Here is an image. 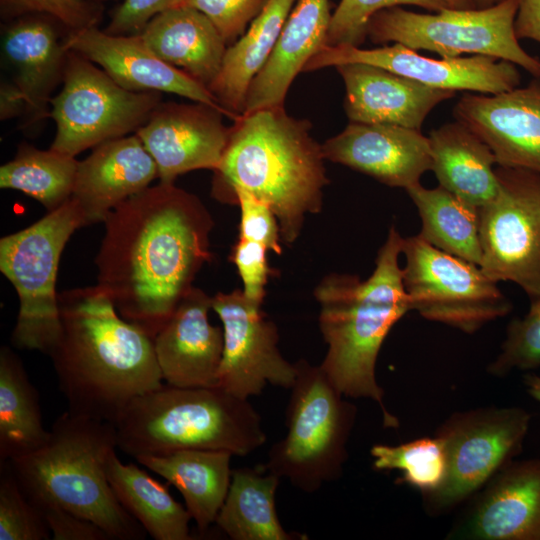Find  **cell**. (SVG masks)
<instances>
[{
    "instance_id": "obj_1",
    "label": "cell",
    "mask_w": 540,
    "mask_h": 540,
    "mask_svg": "<svg viewBox=\"0 0 540 540\" xmlns=\"http://www.w3.org/2000/svg\"><path fill=\"white\" fill-rule=\"evenodd\" d=\"M97 285L126 321L151 338L169 320L211 258V214L194 194L159 182L104 220Z\"/></svg>"
},
{
    "instance_id": "obj_2",
    "label": "cell",
    "mask_w": 540,
    "mask_h": 540,
    "mask_svg": "<svg viewBox=\"0 0 540 540\" xmlns=\"http://www.w3.org/2000/svg\"><path fill=\"white\" fill-rule=\"evenodd\" d=\"M58 307L48 355L69 411L113 424L131 400L163 384L153 338L98 285L61 292Z\"/></svg>"
},
{
    "instance_id": "obj_3",
    "label": "cell",
    "mask_w": 540,
    "mask_h": 540,
    "mask_svg": "<svg viewBox=\"0 0 540 540\" xmlns=\"http://www.w3.org/2000/svg\"><path fill=\"white\" fill-rule=\"evenodd\" d=\"M310 127L284 107L240 115L214 171L216 199L232 203L237 189L255 195L271 208L288 244L299 237L306 214L320 212L329 182L322 146Z\"/></svg>"
},
{
    "instance_id": "obj_4",
    "label": "cell",
    "mask_w": 540,
    "mask_h": 540,
    "mask_svg": "<svg viewBox=\"0 0 540 540\" xmlns=\"http://www.w3.org/2000/svg\"><path fill=\"white\" fill-rule=\"evenodd\" d=\"M403 239L391 226L366 280L332 273L314 291L320 304V331L328 346L321 368L344 396L375 401L389 428H397L399 420L384 403L376 362L392 327L411 311L399 264Z\"/></svg>"
},
{
    "instance_id": "obj_5",
    "label": "cell",
    "mask_w": 540,
    "mask_h": 540,
    "mask_svg": "<svg viewBox=\"0 0 540 540\" xmlns=\"http://www.w3.org/2000/svg\"><path fill=\"white\" fill-rule=\"evenodd\" d=\"M113 424L69 410L56 418L46 442L9 461L26 496L91 520L112 540H143L146 531L116 498L106 462L116 450Z\"/></svg>"
},
{
    "instance_id": "obj_6",
    "label": "cell",
    "mask_w": 540,
    "mask_h": 540,
    "mask_svg": "<svg viewBox=\"0 0 540 540\" xmlns=\"http://www.w3.org/2000/svg\"><path fill=\"white\" fill-rule=\"evenodd\" d=\"M113 426L117 447L134 458L184 449L224 450L244 457L267 439L251 403L218 387L163 383L131 400Z\"/></svg>"
},
{
    "instance_id": "obj_7",
    "label": "cell",
    "mask_w": 540,
    "mask_h": 540,
    "mask_svg": "<svg viewBox=\"0 0 540 540\" xmlns=\"http://www.w3.org/2000/svg\"><path fill=\"white\" fill-rule=\"evenodd\" d=\"M286 409V435L275 442L261 467L305 493L337 481L348 459L347 444L357 407L331 382L321 366L304 359Z\"/></svg>"
},
{
    "instance_id": "obj_8",
    "label": "cell",
    "mask_w": 540,
    "mask_h": 540,
    "mask_svg": "<svg viewBox=\"0 0 540 540\" xmlns=\"http://www.w3.org/2000/svg\"><path fill=\"white\" fill-rule=\"evenodd\" d=\"M85 226L70 198L29 227L0 240V270L19 298V312L11 335L18 349L49 354L59 334L56 278L61 253L71 235Z\"/></svg>"
},
{
    "instance_id": "obj_9",
    "label": "cell",
    "mask_w": 540,
    "mask_h": 540,
    "mask_svg": "<svg viewBox=\"0 0 540 540\" xmlns=\"http://www.w3.org/2000/svg\"><path fill=\"white\" fill-rule=\"evenodd\" d=\"M517 8L518 0H502L487 8L469 10L444 8L435 13L391 7L372 16L366 35L375 44L400 43L442 58L462 54L491 56L540 77V59L524 50L516 37Z\"/></svg>"
},
{
    "instance_id": "obj_10",
    "label": "cell",
    "mask_w": 540,
    "mask_h": 540,
    "mask_svg": "<svg viewBox=\"0 0 540 540\" xmlns=\"http://www.w3.org/2000/svg\"><path fill=\"white\" fill-rule=\"evenodd\" d=\"M62 84L50 102L56 123L50 148L72 157L136 132L162 98L159 92L121 87L98 65L70 50Z\"/></svg>"
},
{
    "instance_id": "obj_11",
    "label": "cell",
    "mask_w": 540,
    "mask_h": 540,
    "mask_svg": "<svg viewBox=\"0 0 540 540\" xmlns=\"http://www.w3.org/2000/svg\"><path fill=\"white\" fill-rule=\"evenodd\" d=\"M402 254L410 309L423 318L474 334L512 311L498 282L478 265L432 246L418 234L403 239Z\"/></svg>"
},
{
    "instance_id": "obj_12",
    "label": "cell",
    "mask_w": 540,
    "mask_h": 540,
    "mask_svg": "<svg viewBox=\"0 0 540 540\" xmlns=\"http://www.w3.org/2000/svg\"><path fill=\"white\" fill-rule=\"evenodd\" d=\"M531 414L522 407H479L450 415L435 436L445 446L448 473L444 485L423 496L431 515L468 501L523 450Z\"/></svg>"
},
{
    "instance_id": "obj_13",
    "label": "cell",
    "mask_w": 540,
    "mask_h": 540,
    "mask_svg": "<svg viewBox=\"0 0 540 540\" xmlns=\"http://www.w3.org/2000/svg\"><path fill=\"white\" fill-rule=\"evenodd\" d=\"M495 171L498 192L479 208V267L533 300L540 297V174L502 166Z\"/></svg>"
},
{
    "instance_id": "obj_14",
    "label": "cell",
    "mask_w": 540,
    "mask_h": 540,
    "mask_svg": "<svg viewBox=\"0 0 540 540\" xmlns=\"http://www.w3.org/2000/svg\"><path fill=\"white\" fill-rule=\"evenodd\" d=\"M212 309L223 329V353L217 387L241 399L260 395L270 384L290 389L297 375L295 363L278 348L277 326L242 290L217 293Z\"/></svg>"
},
{
    "instance_id": "obj_15",
    "label": "cell",
    "mask_w": 540,
    "mask_h": 540,
    "mask_svg": "<svg viewBox=\"0 0 540 540\" xmlns=\"http://www.w3.org/2000/svg\"><path fill=\"white\" fill-rule=\"evenodd\" d=\"M364 63L381 67L429 87L452 91L498 94L521 82L518 66L485 55L434 59L400 43L373 49L354 45H325L306 64L304 71Z\"/></svg>"
},
{
    "instance_id": "obj_16",
    "label": "cell",
    "mask_w": 540,
    "mask_h": 540,
    "mask_svg": "<svg viewBox=\"0 0 540 540\" xmlns=\"http://www.w3.org/2000/svg\"><path fill=\"white\" fill-rule=\"evenodd\" d=\"M468 501L448 539L540 540V458L510 461Z\"/></svg>"
},
{
    "instance_id": "obj_17",
    "label": "cell",
    "mask_w": 540,
    "mask_h": 540,
    "mask_svg": "<svg viewBox=\"0 0 540 540\" xmlns=\"http://www.w3.org/2000/svg\"><path fill=\"white\" fill-rule=\"evenodd\" d=\"M224 113L207 104L160 102L135 134L154 159L159 182L197 169L215 171L228 143Z\"/></svg>"
},
{
    "instance_id": "obj_18",
    "label": "cell",
    "mask_w": 540,
    "mask_h": 540,
    "mask_svg": "<svg viewBox=\"0 0 540 540\" xmlns=\"http://www.w3.org/2000/svg\"><path fill=\"white\" fill-rule=\"evenodd\" d=\"M453 114L488 145L497 166L540 174V77L498 94L466 92Z\"/></svg>"
},
{
    "instance_id": "obj_19",
    "label": "cell",
    "mask_w": 540,
    "mask_h": 540,
    "mask_svg": "<svg viewBox=\"0 0 540 540\" xmlns=\"http://www.w3.org/2000/svg\"><path fill=\"white\" fill-rule=\"evenodd\" d=\"M67 30L44 14H28L2 22L1 47L12 80L26 102L23 127L50 117L52 93L63 83L69 50Z\"/></svg>"
},
{
    "instance_id": "obj_20",
    "label": "cell",
    "mask_w": 540,
    "mask_h": 540,
    "mask_svg": "<svg viewBox=\"0 0 540 540\" xmlns=\"http://www.w3.org/2000/svg\"><path fill=\"white\" fill-rule=\"evenodd\" d=\"M66 47L103 69L117 84L131 91L172 93L214 107L231 120L208 88L186 72L158 57L136 35H112L98 26L69 32Z\"/></svg>"
},
{
    "instance_id": "obj_21",
    "label": "cell",
    "mask_w": 540,
    "mask_h": 540,
    "mask_svg": "<svg viewBox=\"0 0 540 540\" xmlns=\"http://www.w3.org/2000/svg\"><path fill=\"white\" fill-rule=\"evenodd\" d=\"M321 146L325 159L405 190L432 167L429 138L397 125L350 122Z\"/></svg>"
},
{
    "instance_id": "obj_22",
    "label": "cell",
    "mask_w": 540,
    "mask_h": 540,
    "mask_svg": "<svg viewBox=\"0 0 540 540\" xmlns=\"http://www.w3.org/2000/svg\"><path fill=\"white\" fill-rule=\"evenodd\" d=\"M212 297L192 287L153 338L163 381L181 388L217 387L223 329L210 324Z\"/></svg>"
},
{
    "instance_id": "obj_23",
    "label": "cell",
    "mask_w": 540,
    "mask_h": 540,
    "mask_svg": "<svg viewBox=\"0 0 540 540\" xmlns=\"http://www.w3.org/2000/svg\"><path fill=\"white\" fill-rule=\"evenodd\" d=\"M335 68L345 85L344 110L350 122L421 130L428 114L456 95L370 64L347 63Z\"/></svg>"
},
{
    "instance_id": "obj_24",
    "label": "cell",
    "mask_w": 540,
    "mask_h": 540,
    "mask_svg": "<svg viewBox=\"0 0 540 540\" xmlns=\"http://www.w3.org/2000/svg\"><path fill=\"white\" fill-rule=\"evenodd\" d=\"M158 178L157 166L134 134L106 141L79 161L71 198L85 226L104 222L107 215Z\"/></svg>"
},
{
    "instance_id": "obj_25",
    "label": "cell",
    "mask_w": 540,
    "mask_h": 540,
    "mask_svg": "<svg viewBox=\"0 0 540 540\" xmlns=\"http://www.w3.org/2000/svg\"><path fill=\"white\" fill-rule=\"evenodd\" d=\"M329 0H297L263 68L252 80L243 114L283 108L293 80L326 45L331 21Z\"/></svg>"
},
{
    "instance_id": "obj_26",
    "label": "cell",
    "mask_w": 540,
    "mask_h": 540,
    "mask_svg": "<svg viewBox=\"0 0 540 540\" xmlns=\"http://www.w3.org/2000/svg\"><path fill=\"white\" fill-rule=\"evenodd\" d=\"M139 35L158 57L206 88L217 77L228 47L203 13L185 6L157 14Z\"/></svg>"
},
{
    "instance_id": "obj_27",
    "label": "cell",
    "mask_w": 540,
    "mask_h": 540,
    "mask_svg": "<svg viewBox=\"0 0 540 540\" xmlns=\"http://www.w3.org/2000/svg\"><path fill=\"white\" fill-rule=\"evenodd\" d=\"M232 456L224 450L184 449L135 459L181 493L198 531L205 533L215 523L227 496Z\"/></svg>"
},
{
    "instance_id": "obj_28",
    "label": "cell",
    "mask_w": 540,
    "mask_h": 540,
    "mask_svg": "<svg viewBox=\"0 0 540 540\" xmlns=\"http://www.w3.org/2000/svg\"><path fill=\"white\" fill-rule=\"evenodd\" d=\"M428 138L439 186L477 208L496 196V158L472 130L456 120L432 130Z\"/></svg>"
},
{
    "instance_id": "obj_29",
    "label": "cell",
    "mask_w": 540,
    "mask_h": 540,
    "mask_svg": "<svg viewBox=\"0 0 540 540\" xmlns=\"http://www.w3.org/2000/svg\"><path fill=\"white\" fill-rule=\"evenodd\" d=\"M296 1L268 0L244 34L227 47L208 89L235 117L242 115L249 86L269 58Z\"/></svg>"
},
{
    "instance_id": "obj_30",
    "label": "cell",
    "mask_w": 540,
    "mask_h": 540,
    "mask_svg": "<svg viewBox=\"0 0 540 540\" xmlns=\"http://www.w3.org/2000/svg\"><path fill=\"white\" fill-rule=\"evenodd\" d=\"M280 480L261 466L232 470L229 490L215 521L219 529L232 540L307 539L286 531L280 522L275 504Z\"/></svg>"
},
{
    "instance_id": "obj_31",
    "label": "cell",
    "mask_w": 540,
    "mask_h": 540,
    "mask_svg": "<svg viewBox=\"0 0 540 540\" xmlns=\"http://www.w3.org/2000/svg\"><path fill=\"white\" fill-rule=\"evenodd\" d=\"M108 482L126 511L155 540H190L191 515L163 483L135 464H124L112 451L106 462Z\"/></svg>"
},
{
    "instance_id": "obj_32",
    "label": "cell",
    "mask_w": 540,
    "mask_h": 540,
    "mask_svg": "<svg viewBox=\"0 0 540 540\" xmlns=\"http://www.w3.org/2000/svg\"><path fill=\"white\" fill-rule=\"evenodd\" d=\"M49 431L42 424L39 397L21 359L0 349V463L41 447Z\"/></svg>"
},
{
    "instance_id": "obj_33",
    "label": "cell",
    "mask_w": 540,
    "mask_h": 540,
    "mask_svg": "<svg viewBox=\"0 0 540 540\" xmlns=\"http://www.w3.org/2000/svg\"><path fill=\"white\" fill-rule=\"evenodd\" d=\"M406 192L421 220L418 235L432 246L479 266V208L439 185L426 188L417 184Z\"/></svg>"
},
{
    "instance_id": "obj_34",
    "label": "cell",
    "mask_w": 540,
    "mask_h": 540,
    "mask_svg": "<svg viewBox=\"0 0 540 540\" xmlns=\"http://www.w3.org/2000/svg\"><path fill=\"white\" fill-rule=\"evenodd\" d=\"M78 163L75 157L53 149L23 143L15 157L0 168V187L21 191L39 201L48 212L72 196Z\"/></svg>"
},
{
    "instance_id": "obj_35",
    "label": "cell",
    "mask_w": 540,
    "mask_h": 540,
    "mask_svg": "<svg viewBox=\"0 0 540 540\" xmlns=\"http://www.w3.org/2000/svg\"><path fill=\"white\" fill-rule=\"evenodd\" d=\"M370 454L374 469L401 471V480L419 490L422 496L435 493L446 481L447 453L437 436L414 439L399 445L375 444Z\"/></svg>"
},
{
    "instance_id": "obj_36",
    "label": "cell",
    "mask_w": 540,
    "mask_h": 540,
    "mask_svg": "<svg viewBox=\"0 0 540 540\" xmlns=\"http://www.w3.org/2000/svg\"><path fill=\"white\" fill-rule=\"evenodd\" d=\"M41 512L26 496L9 463H0V540H48Z\"/></svg>"
},
{
    "instance_id": "obj_37",
    "label": "cell",
    "mask_w": 540,
    "mask_h": 540,
    "mask_svg": "<svg viewBox=\"0 0 540 540\" xmlns=\"http://www.w3.org/2000/svg\"><path fill=\"white\" fill-rule=\"evenodd\" d=\"M540 368V297L531 300L529 311L522 318H513L506 338L487 372L504 378L513 370L529 371Z\"/></svg>"
},
{
    "instance_id": "obj_38",
    "label": "cell",
    "mask_w": 540,
    "mask_h": 540,
    "mask_svg": "<svg viewBox=\"0 0 540 540\" xmlns=\"http://www.w3.org/2000/svg\"><path fill=\"white\" fill-rule=\"evenodd\" d=\"M400 5H413L432 12L447 8L443 0H340L331 16L326 45L360 46L367 25L377 12Z\"/></svg>"
},
{
    "instance_id": "obj_39",
    "label": "cell",
    "mask_w": 540,
    "mask_h": 540,
    "mask_svg": "<svg viewBox=\"0 0 540 540\" xmlns=\"http://www.w3.org/2000/svg\"><path fill=\"white\" fill-rule=\"evenodd\" d=\"M105 0H0L2 22L28 14L48 15L70 32L98 26Z\"/></svg>"
},
{
    "instance_id": "obj_40",
    "label": "cell",
    "mask_w": 540,
    "mask_h": 540,
    "mask_svg": "<svg viewBox=\"0 0 540 540\" xmlns=\"http://www.w3.org/2000/svg\"><path fill=\"white\" fill-rule=\"evenodd\" d=\"M268 0H178L203 13L217 28L227 46L241 37Z\"/></svg>"
},
{
    "instance_id": "obj_41",
    "label": "cell",
    "mask_w": 540,
    "mask_h": 540,
    "mask_svg": "<svg viewBox=\"0 0 540 540\" xmlns=\"http://www.w3.org/2000/svg\"><path fill=\"white\" fill-rule=\"evenodd\" d=\"M232 204H238L241 212L238 238L261 243L269 251L281 254L280 226L271 208L243 189L235 190Z\"/></svg>"
},
{
    "instance_id": "obj_42",
    "label": "cell",
    "mask_w": 540,
    "mask_h": 540,
    "mask_svg": "<svg viewBox=\"0 0 540 540\" xmlns=\"http://www.w3.org/2000/svg\"><path fill=\"white\" fill-rule=\"evenodd\" d=\"M263 244L238 238L230 255L243 283V293L252 302L262 305L270 268Z\"/></svg>"
},
{
    "instance_id": "obj_43",
    "label": "cell",
    "mask_w": 540,
    "mask_h": 540,
    "mask_svg": "<svg viewBox=\"0 0 540 540\" xmlns=\"http://www.w3.org/2000/svg\"><path fill=\"white\" fill-rule=\"evenodd\" d=\"M33 503V502H32ZM53 540H112L96 523L52 504H35Z\"/></svg>"
},
{
    "instance_id": "obj_44",
    "label": "cell",
    "mask_w": 540,
    "mask_h": 540,
    "mask_svg": "<svg viewBox=\"0 0 540 540\" xmlns=\"http://www.w3.org/2000/svg\"><path fill=\"white\" fill-rule=\"evenodd\" d=\"M178 0H123L112 12L109 24L103 29L112 35L139 34L148 22L166 9L175 7Z\"/></svg>"
},
{
    "instance_id": "obj_45",
    "label": "cell",
    "mask_w": 540,
    "mask_h": 540,
    "mask_svg": "<svg viewBox=\"0 0 540 540\" xmlns=\"http://www.w3.org/2000/svg\"><path fill=\"white\" fill-rule=\"evenodd\" d=\"M514 30L518 40L540 43V0H518Z\"/></svg>"
},
{
    "instance_id": "obj_46",
    "label": "cell",
    "mask_w": 540,
    "mask_h": 540,
    "mask_svg": "<svg viewBox=\"0 0 540 540\" xmlns=\"http://www.w3.org/2000/svg\"><path fill=\"white\" fill-rule=\"evenodd\" d=\"M26 102L22 92L13 81H2L0 85V119L2 121L23 117Z\"/></svg>"
},
{
    "instance_id": "obj_47",
    "label": "cell",
    "mask_w": 540,
    "mask_h": 540,
    "mask_svg": "<svg viewBox=\"0 0 540 540\" xmlns=\"http://www.w3.org/2000/svg\"><path fill=\"white\" fill-rule=\"evenodd\" d=\"M524 385L527 387L528 394L536 401L540 402V376L527 373L523 376Z\"/></svg>"
},
{
    "instance_id": "obj_48",
    "label": "cell",
    "mask_w": 540,
    "mask_h": 540,
    "mask_svg": "<svg viewBox=\"0 0 540 540\" xmlns=\"http://www.w3.org/2000/svg\"><path fill=\"white\" fill-rule=\"evenodd\" d=\"M447 8L458 10L476 9V0H443Z\"/></svg>"
},
{
    "instance_id": "obj_49",
    "label": "cell",
    "mask_w": 540,
    "mask_h": 540,
    "mask_svg": "<svg viewBox=\"0 0 540 540\" xmlns=\"http://www.w3.org/2000/svg\"><path fill=\"white\" fill-rule=\"evenodd\" d=\"M502 0H476L477 8H487L499 3Z\"/></svg>"
},
{
    "instance_id": "obj_50",
    "label": "cell",
    "mask_w": 540,
    "mask_h": 540,
    "mask_svg": "<svg viewBox=\"0 0 540 540\" xmlns=\"http://www.w3.org/2000/svg\"><path fill=\"white\" fill-rule=\"evenodd\" d=\"M105 1H107V0H105Z\"/></svg>"
}]
</instances>
